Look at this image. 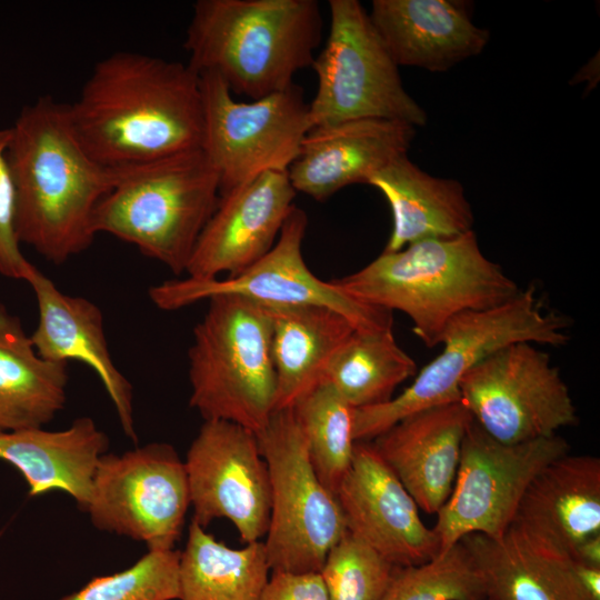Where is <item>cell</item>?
<instances>
[{
  "mask_svg": "<svg viewBox=\"0 0 600 600\" xmlns=\"http://www.w3.org/2000/svg\"><path fill=\"white\" fill-rule=\"evenodd\" d=\"M336 498L347 531L394 566L421 564L439 554L437 533L371 441H356Z\"/></svg>",
  "mask_w": 600,
  "mask_h": 600,
  "instance_id": "cell-16",
  "label": "cell"
},
{
  "mask_svg": "<svg viewBox=\"0 0 600 600\" xmlns=\"http://www.w3.org/2000/svg\"><path fill=\"white\" fill-rule=\"evenodd\" d=\"M577 578L591 600H600V567L574 560Z\"/></svg>",
  "mask_w": 600,
  "mask_h": 600,
  "instance_id": "cell-36",
  "label": "cell"
},
{
  "mask_svg": "<svg viewBox=\"0 0 600 600\" xmlns=\"http://www.w3.org/2000/svg\"><path fill=\"white\" fill-rule=\"evenodd\" d=\"M296 194L287 171H269L220 197L197 241L187 277L211 280L223 272L233 277L261 259L274 246Z\"/></svg>",
  "mask_w": 600,
  "mask_h": 600,
  "instance_id": "cell-17",
  "label": "cell"
},
{
  "mask_svg": "<svg viewBox=\"0 0 600 600\" xmlns=\"http://www.w3.org/2000/svg\"><path fill=\"white\" fill-rule=\"evenodd\" d=\"M256 436L271 487L263 541L270 570L320 572L330 549L347 533L340 504L319 480L291 408L274 410Z\"/></svg>",
  "mask_w": 600,
  "mask_h": 600,
  "instance_id": "cell-9",
  "label": "cell"
},
{
  "mask_svg": "<svg viewBox=\"0 0 600 600\" xmlns=\"http://www.w3.org/2000/svg\"><path fill=\"white\" fill-rule=\"evenodd\" d=\"M277 378L276 410L291 408L322 382L326 368L356 327L321 306H267Z\"/></svg>",
  "mask_w": 600,
  "mask_h": 600,
  "instance_id": "cell-26",
  "label": "cell"
},
{
  "mask_svg": "<svg viewBox=\"0 0 600 600\" xmlns=\"http://www.w3.org/2000/svg\"><path fill=\"white\" fill-rule=\"evenodd\" d=\"M513 522L572 557L600 534V459L568 452L549 462L528 486Z\"/></svg>",
  "mask_w": 600,
  "mask_h": 600,
  "instance_id": "cell-23",
  "label": "cell"
},
{
  "mask_svg": "<svg viewBox=\"0 0 600 600\" xmlns=\"http://www.w3.org/2000/svg\"><path fill=\"white\" fill-rule=\"evenodd\" d=\"M568 341L567 319L547 310L532 286L497 307L459 314L442 336L441 352L400 394L379 406L353 409V439L371 441L410 414L460 401L463 377L506 346L561 347Z\"/></svg>",
  "mask_w": 600,
  "mask_h": 600,
  "instance_id": "cell-7",
  "label": "cell"
},
{
  "mask_svg": "<svg viewBox=\"0 0 600 600\" xmlns=\"http://www.w3.org/2000/svg\"><path fill=\"white\" fill-rule=\"evenodd\" d=\"M27 282L38 307V322L29 334L37 353L48 361L74 360L90 367L107 391L123 432L136 441L132 388L111 357L101 309L84 297L62 292L37 268Z\"/></svg>",
  "mask_w": 600,
  "mask_h": 600,
  "instance_id": "cell-19",
  "label": "cell"
},
{
  "mask_svg": "<svg viewBox=\"0 0 600 600\" xmlns=\"http://www.w3.org/2000/svg\"><path fill=\"white\" fill-rule=\"evenodd\" d=\"M332 282L361 303L404 313L428 348L440 344L459 314L497 307L521 291L482 252L473 230L382 251L360 270Z\"/></svg>",
  "mask_w": 600,
  "mask_h": 600,
  "instance_id": "cell-3",
  "label": "cell"
},
{
  "mask_svg": "<svg viewBox=\"0 0 600 600\" xmlns=\"http://www.w3.org/2000/svg\"><path fill=\"white\" fill-rule=\"evenodd\" d=\"M570 451L559 433L520 443H502L473 420L461 447L452 491L433 527L440 552L464 537L501 536L513 522L532 479L552 460Z\"/></svg>",
  "mask_w": 600,
  "mask_h": 600,
  "instance_id": "cell-12",
  "label": "cell"
},
{
  "mask_svg": "<svg viewBox=\"0 0 600 600\" xmlns=\"http://www.w3.org/2000/svg\"><path fill=\"white\" fill-rule=\"evenodd\" d=\"M460 401L490 437L513 444L577 424L570 390L549 354L531 342L506 346L460 382Z\"/></svg>",
  "mask_w": 600,
  "mask_h": 600,
  "instance_id": "cell-11",
  "label": "cell"
},
{
  "mask_svg": "<svg viewBox=\"0 0 600 600\" xmlns=\"http://www.w3.org/2000/svg\"><path fill=\"white\" fill-rule=\"evenodd\" d=\"M307 227V213L294 206L274 246L246 270L226 279L168 280L149 290L150 299L168 311L222 294L267 306H321L342 313L357 330L392 329L391 311L361 303L311 272L302 253Z\"/></svg>",
  "mask_w": 600,
  "mask_h": 600,
  "instance_id": "cell-14",
  "label": "cell"
},
{
  "mask_svg": "<svg viewBox=\"0 0 600 600\" xmlns=\"http://www.w3.org/2000/svg\"><path fill=\"white\" fill-rule=\"evenodd\" d=\"M112 170L113 183L93 211L96 236L111 234L177 276L186 272L220 199L218 172L203 151Z\"/></svg>",
  "mask_w": 600,
  "mask_h": 600,
  "instance_id": "cell-5",
  "label": "cell"
},
{
  "mask_svg": "<svg viewBox=\"0 0 600 600\" xmlns=\"http://www.w3.org/2000/svg\"><path fill=\"white\" fill-rule=\"evenodd\" d=\"M572 558L582 563L600 567V534L593 536L579 544Z\"/></svg>",
  "mask_w": 600,
  "mask_h": 600,
  "instance_id": "cell-37",
  "label": "cell"
},
{
  "mask_svg": "<svg viewBox=\"0 0 600 600\" xmlns=\"http://www.w3.org/2000/svg\"><path fill=\"white\" fill-rule=\"evenodd\" d=\"M208 301L188 351L190 407L204 420L230 421L258 433L277 402L269 311L237 296Z\"/></svg>",
  "mask_w": 600,
  "mask_h": 600,
  "instance_id": "cell-6",
  "label": "cell"
},
{
  "mask_svg": "<svg viewBox=\"0 0 600 600\" xmlns=\"http://www.w3.org/2000/svg\"><path fill=\"white\" fill-rule=\"evenodd\" d=\"M472 417L461 401L410 414L371 440L419 509L433 514L448 500Z\"/></svg>",
  "mask_w": 600,
  "mask_h": 600,
  "instance_id": "cell-20",
  "label": "cell"
},
{
  "mask_svg": "<svg viewBox=\"0 0 600 600\" xmlns=\"http://www.w3.org/2000/svg\"><path fill=\"white\" fill-rule=\"evenodd\" d=\"M397 567L347 531L328 552L320 574L330 600H381Z\"/></svg>",
  "mask_w": 600,
  "mask_h": 600,
  "instance_id": "cell-33",
  "label": "cell"
},
{
  "mask_svg": "<svg viewBox=\"0 0 600 600\" xmlns=\"http://www.w3.org/2000/svg\"><path fill=\"white\" fill-rule=\"evenodd\" d=\"M269 571L263 541L230 548L191 520L180 551L179 600H260Z\"/></svg>",
  "mask_w": 600,
  "mask_h": 600,
  "instance_id": "cell-28",
  "label": "cell"
},
{
  "mask_svg": "<svg viewBox=\"0 0 600 600\" xmlns=\"http://www.w3.org/2000/svg\"><path fill=\"white\" fill-rule=\"evenodd\" d=\"M68 381V363L42 359L0 302V433L43 428L63 409Z\"/></svg>",
  "mask_w": 600,
  "mask_h": 600,
  "instance_id": "cell-27",
  "label": "cell"
},
{
  "mask_svg": "<svg viewBox=\"0 0 600 600\" xmlns=\"http://www.w3.org/2000/svg\"><path fill=\"white\" fill-rule=\"evenodd\" d=\"M291 409L319 480L336 496L352 460L353 409L326 381L302 396Z\"/></svg>",
  "mask_w": 600,
  "mask_h": 600,
  "instance_id": "cell-30",
  "label": "cell"
},
{
  "mask_svg": "<svg viewBox=\"0 0 600 600\" xmlns=\"http://www.w3.org/2000/svg\"><path fill=\"white\" fill-rule=\"evenodd\" d=\"M317 0H198L186 31L188 66L257 100L293 84L322 39Z\"/></svg>",
  "mask_w": 600,
  "mask_h": 600,
  "instance_id": "cell-4",
  "label": "cell"
},
{
  "mask_svg": "<svg viewBox=\"0 0 600 600\" xmlns=\"http://www.w3.org/2000/svg\"><path fill=\"white\" fill-rule=\"evenodd\" d=\"M10 128L0 129V274L27 282L36 267L23 256L17 233L16 192L8 163Z\"/></svg>",
  "mask_w": 600,
  "mask_h": 600,
  "instance_id": "cell-34",
  "label": "cell"
},
{
  "mask_svg": "<svg viewBox=\"0 0 600 600\" xmlns=\"http://www.w3.org/2000/svg\"><path fill=\"white\" fill-rule=\"evenodd\" d=\"M394 62L443 72L478 56L489 42L462 0H373L368 12Z\"/></svg>",
  "mask_w": 600,
  "mask_h": 600,
  "instance_id": "cell-21",
  "label": "cell"
},
{
  "mask_svg": "<svg viewBox=\"0 0 600 600\" xmlns=\"http://www.w3.org/2000/svg\"><path fill=\"white\" fill-rule=\"evenodd\" d=\"M180 551L148 550L119 572L90 579L59 600H179Z\"/></svg>",
  "mask_w": 600,
  "mask_h": 600,
  "instance_id": "cell-32",
  "label": "cell"
},
{
  "mask_svg": "<svg viewBox=\"0 0 600 600\" xmlns=\"http://www.w3.org/2000/svg\"><path fill=\"white\" fill-rule=\"evenodd\" d=\"M192 520L207 528L226 518L242 542L266 537L271 511L269 470L253 431L204 420L186 457Z\"/></svg>",
  "mask_w": 600,
  "mask_h": 600,
  "instance_id": "cell-15",
  "label": "cell"
},
{
  "mask_svg": "<svg viewBox=\"0 0 600 600\" xmlns=\"http://www.w3.org/2000/svg\"><path fill=\"white\" fill-rule=\"evenodd\" d=\"M109 439L93 419L80 417L63 430L29 428L0 433V459L26 480L29 496L68 493L86 511L92 479Z\"/></svg>",
  "mask_w": 600,
  "mask_h": 600,
  "instance_id": "cell-24",
  "label": "cell"
},
{
  "mask_svg": "<svg viewBox=\"0 0 600 600\" xmlns=\"http://www.w3.org/2000/svg\"><path fill=\"white\" fill-rule=\"evenodd\" d=\"M68 112L83 149L110 169L201 149L200 76L188 63L113 52L94 64Z\"/></svg>",
  "mask_w": 600,
  "mask_h": 600,
  "instance_id": "cell-1",
  "label": "cell"
},
{
  "mask_svg": "<svg viewBox=\"0 0 600 600\" xmlns=\"http://www.w3.org/2000/svg\"><path fill=\"white\" fill-rule=\"evenodd\" d=\"M483 600H487L486 598Z\"/></svg>",
  "mask_w": 600,
  "mask_h": 600,
  "instance_id": "cell-38",
  "label": "cell"
},
{
  "mask_svg": "<svg viewBox=\"0 0 600 600\" xmlns=\"http://www.w3.org/2000/svg\"><path fill=\"white\" fill-rule=\"evenodd\" d=\"M189 506L184 461L172 446L152 442L100 458L86 512L101 531L171 550Z\"/></svg>",
  "mask_w": 600,
  "mask_h": 600,
  "instance_id": "cell-13",
  "label": "cell"
},
{
  "mask_svg": "<svg viewBox=\"0 0 600 600\" xmlns=\"http://www.w3.org/2000/svg\"><path fill=\"white\" fill-rule=\"evenodd\" d=\"M484 587L460 541L433 559L397 567L381 600H483Z\"/></svg>",
  "mask_w": 600,
  "mask_h": 600,
  "instance_id": "cell-31",
  "label": "cell"
},
{
  "mask_svg": "<svg viewBox=\"0 0 600 600\" xmlns=\"http://www.w3.org/2000/svg\"><path fill=\"white\" fill-rule=\"evenodd\" d=\"M417 374L414 360L397 343L392 329L354 332L329 361L323 380L352 409L379 406Z\"/></svg>",
  "mask_w": 600,
  "mask_h": 600,
  "instance_id": "cell-29",
  "label": "cell"
},
{
  "mask_svg": "<svg viewBox=\"0 0 600 600\" xmlns=\"http://www.w3.org/2000/svg\"><path fill=\"white\" fill-rule=\"evenodd\" d=\"M7 150L20 243L62 264L93 242L92 216L114 173L93 160L70 122L68 104L41 96L22 108Z\"/></svg>",
  "mask_w": 600,
  "mask_h": 600,
  "instance_id": "cell-2",
  "label": "cell"
},
{
  "mask_svg": "<svg viewBox=\"0 0 600 600\" xmlns=\"http://www.w3.org/2000/svg\"><path fill=\"white\" fill-rule=\"evenodd\" d=\"M201 150L219 176L220 197L269 171H288L312 128L297 83L270 96L237 101L224 81L202 72Z\"/></svg>",
  "mask_w": 600,
  "mask_h": 600,
  "instance_id": "cell-10",
  "label": "cell"
},
{
  "mask_svg": "<svg viewBox=\"0 0 600 600\" xmlns=\"http://www.w3.org/2000/svg\"><path fill=\"white\" fill-rule=\"evenodd\" d=\"M260 600H330L320 572L272 571Z\"/></svg>",
  "mask_w": 600,
  "mask_h": 600,
  "instance_id": "cell-35",
  "label": "cell"
},
{
  "mask_svg": "<svg viewBox=\"0 0 600 600\" xmlns=\"http://www.w3.org/2000/svg\"><path fill=\"white\" fill-rule=\"evenodd\" d=\"M329 34L311 68L312 127L377 118L422 127L427 112L407 92L386 44L358 0H329Z\"/></svg>",
  "mask_w": 600,
  "mask_h": 600,
  "instance_id": "cell-8",
  "label": "cell"
},
{
  "mask_svg": "<svg viewBox=\"0 0 600 600\" xmlns=\"http://www.w3.org/2000/svg\"><path fill=\"white\" fill-rule=\"evenodd\" d=\"M389 203L392 230L383 251L469 232L474 216L462 183L433 177L403 154L374 173L367 182Z\"/></svg>",
  "mask_w": 600,
  "mask_h": 600,
  "instance_id": "cell-25",
  "label": "cell"
},
{
  "mask_svg": "<svg viewBox=\"0 0 600 600\" xmlns=\"http://www.w3.org/2000/svg\"><path fill=\"white\" fill-rule=\"evenodd\" d=\"M461 542L487 600H591L577 578L574 559L516 522L499 537L472 533Z\"/></svg>",
  "mask_w": 600,
  "mask_h": 600,
  "instance_id": "cell-22",
  "label": "cell"
},
{
  "mask_svg": "<svg viewBox=\"0 0 600 600\" xmlns=\"http://www.w3.org/2000/svg\"><path fill=\"white\" fill-rule=\"evenodd\" d=\"M414 136L410 123L377 118L312 127L287 171L289 180L297 192L324 201L408 154Z\"/></svg>",
  "mask_w": 600,
  "mask_h": 600,
  "instance_id": "cell-18",
  "label": "cell"
}]
</instances>
